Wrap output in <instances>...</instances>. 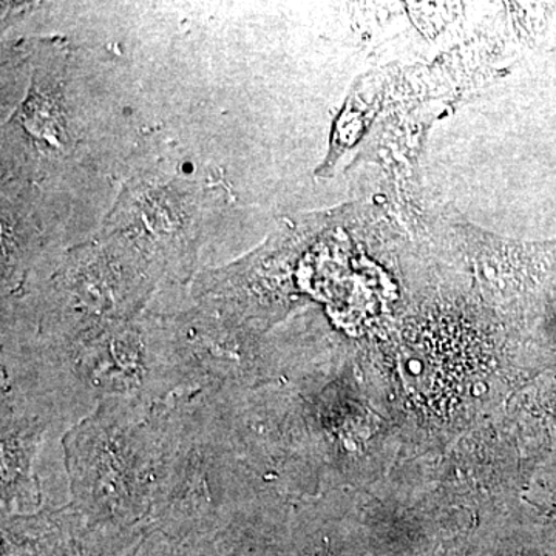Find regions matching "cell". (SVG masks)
<instances>
[{"instance_id":"1","label":"cell","mask_w":556,"mask_h":556,"mask_svg":"<svg viewBox=\"0 0 556 556\" xmlns=\"http://www.w3.org/2000/svg\"><path fill=\"white\" fill-rule=\"evenodd\" d=\"M159 479L152 514L163 522L226 521L258 500L206 390L179 391L156 404Z\"/></svg>"},{"instance_id":"2","label":"cell","mask_w":556,"mask_h":556,"mask_svg":"<svg viewBox=\"0 0 556 556\" xmlns=\"http://www.w3.org/2000/svg\"><path fill=\"white\" fill-rule=\"evenodd\" d=\"M73 510L97 521H134L152 511L159 479L155 405L101 402L62 438Z\"/></svg>"},{"instance_id":"3","label":"cell","mask_w":556,"mask_h":556,"mask_svg":"<svg viewBox=\"0 0 556 556\" xmlns=\"http://www.w3.org/2000/svg\"><path fill=\"white\" fill-rule=\"evenodd\" d=\"M163 276L126 244L98 236L56 258L36 281L30 300L31 340L70 345L141 317Z\"/></svg>"},{"instance_id":"4","label":"cell","mask_w":556,"mask_h":556,"mask_svg":"<svg viewBox=\"0 0 556 556\" xmlns=\"http://www.w3.org/2000/svg\"><path fill=\"white\" fill-rule=\"evenodd\" d=\"M204 188L185 177H134L121 189L98 236L126 244L164 281L188 283L204 232Z\"/></svg>"},{"instance_id":"5","label":"cell","mask_w":556,"mask_h":556,"mask_svg":"<svg viewBox=\"0 0 556 556\" xmlns=\"http://www.w3.org/2000/svg\"><path fill=\"white\" fill-rule=\"evenodd\" d=\"M3 179L38 185L67 167L79 148L70 97L68 56L46 43L33 61L30 87L2 131Z\"/></svg>"},{"instance_id":"6","label":"cell","mask_w":556,"mask_h":556,"mask_svg":"<svg viewBox=\"0 0 556 556\" xmlns=\"http://www.w3.org/2000/svg\"><path fill=\"white\" fill-rule=\"evenodd\" d=\"M186 390H243L262 376L258 329L197 302L156 311Z\"/></svg>"},{"instance_id":"7","label":"cell","mask_w":556,"mask_h":556,"mask_svg":"<svg viewBox=\"0 0 556 556\" xmlns=\"http://www.w3.org/2000/svg\"><path fill=\"white\" fill-rule=\"evenodd\" d=\"M54 217L43 206L38 185L24 179L2 181V300L22 299L36 266L50 247Z\"/></svg>"},{"instance_id":"8","label":"cell","mask_w":556,"mask_h":556,"mask_svg":"<svg viewBox=\"0 0 556 556\" xmlns=\"http://www.w3.org/2000/svg\"><path fill=\"white\" fill-rule=\"evenodd\" d=\"M50 424L27 409L2 405V506H40L42 492L35 473L43 434Z\"/></svg>"}]
</instances>
